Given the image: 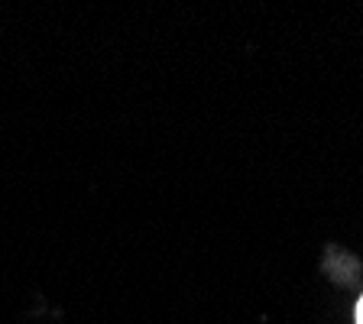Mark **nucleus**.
I'll use <instances>...</instances> for the list:
<instances>
[{"mask_svg":"<svg viewBox=\"0 0 363 324\" xmlns=\"http://www.w3.org/2000/svg\"><path fill=\"white\" fill-rule=\"evenodd\" d=\"M357 324H363V298H360V305H357Z\"/></svg>","mask_w":363,"mask_h":324,"instance_id":"obj_1","label":"nucleus"}]
</instances>
